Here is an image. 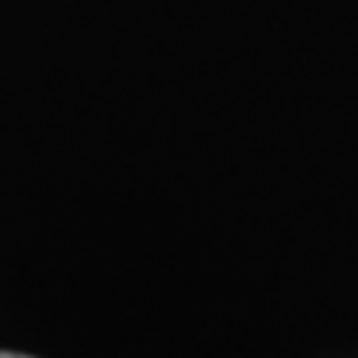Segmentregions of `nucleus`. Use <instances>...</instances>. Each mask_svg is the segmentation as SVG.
I'll return each mask as SVG.
<instances>
[{
	"label": "nucleus",
	"instance_id": "1",
	"mask_svg": "<svg viewBox=\"0 0 358 358\" xmlns=\"http://www.w3.org/2000/svg\"><path fill=\"white\" fill-rule=\"evenodd\" d=\"M0 358H30V355H18V352H0Z\"/></svg>",
	"mask_w": 358,
	"mask_h": 358
}]
</instances>
